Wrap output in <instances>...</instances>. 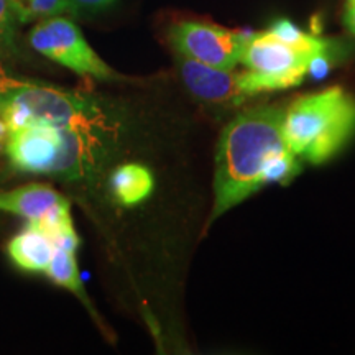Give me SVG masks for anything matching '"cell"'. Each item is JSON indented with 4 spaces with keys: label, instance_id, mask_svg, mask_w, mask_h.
Wrapping results in <instances>:
<instances>
[{
    "label": "cell",
    "instance_id": "obj_1",
    "mask_svg": "<svg viewBox=\"0 0 355 355\" xmlns=\"http://www.w3.org/2000/svg\"><path fill=\"white\" fill-rule=\"evenodd\" d=\"M283 105L247 109L222 128L216 150L212 222L268 183H283L301 170L283 135Z\"/></svg>",
    "mask_w": 355,
    "mask_h": 355
},
{
    "label": "cell",
    "instance_id": "obj_2",
    "mask_svg": "<svg viewBox=\"0 0 355 355\" xmlns=\"http://www.w3.org/2000/svg\"><path fill=\"white\" fill-rule=\"evenodd\" d=\"M0 117L8 128L58 125L105 133L122 139L125 121L110 102L28 78H17L0 66Z\"/></svg>",
    "mask_w": 355,
    "mask_h": 355
},
{
    "label": "cell",
    "instance_id": "obj_3",
    "mask_svg": "<svg viewBox=\"0 0 355 355\" xmlns=\"http://www.w3.org/2000/svg\"><path fill=\"white\" fill-rule=\"evenodd\" d=\"M336 56V44L278 20L263 32L247 35L241 64L248 71L257 96L300 86L309 73L322 74Z\"/></svg>",
    "mask_w": 355,
    "mask_h": 355
},
{
    "label": "cell",
    "instance_id": "obj_4",
    "mask_svg": "<svg viewBox=\"0 0 355 355\" xmlns=\"http://www.w3.org/2000/svg\"><path fill=\"white\" fill-rule=\"evenodd\" d=\"M119 140L83 128L26 125L10 132L6 153L20 171L84 180L104 165Z\"/></svg>",
    "mask_w": 355,
    "mask_h": 355
},
{
    "label": "cell",
    "instance_id": "obj_5",
    "mask_svg": "<svg viewBox=\"0 0 355 355\" xmlns=\"http://www.w3.org/2000/svg\"><path fill=\"white\" fill-rule=\"evenodd\" d=\"M283 135L300 162L322 165L355 135V97L339 86L298 97L285 107Z\"/></svg>",
    "mask_w": 355,
    "mask_h": 355
},
{
    "label": "cell",
    "instance_id": "obj_6",
    "mask_svg": "<svg viewBox=\"0 0 355 355\" xmlns=\"http://www.w3.org/2000/svg\"><path fill=\"white\" fill-rule=\"evenodd\" d=\"M30 46L48 60L97 81H121L117 71L110 68L84 38L81 28L68 17L58 15L38 21L28 35Z\"/></svg>",
    "mask_w": 355,
    "mask_h": 355
},
{
    "label": "cell",
    "instance_id": "obj_7",
    "mask_svg": "<svg viewBox=\"0 0 355 355\" xmlns=\"http://www.w3.org/2000/svg\"><path fill=\"white\" fill-rule=\"evenodd\" d=\"M247 35L202 20H183L173 25L170 42L176 55L219 69H235Z\"/></svg>",
    "mask_w": 355,
    "mask_h": 355
},
{
    "label": "cell",
    "instance_id": "obj_8",
    "mask_svg": "<svg viewBox=\"0 0 355 355\" xmlns=\"http://www.w3.org/2000/svg\"><path fill=\"white\" fill-rule=\"evenodd\" d=\"M178 66H180V76L188 91L204 102L239 105L252 97L243 71L237 73L235 69L212 68L180 55H178Z\"/></svg>",
    "mask_w": 355,
    "mask_h": 355
},
{
    "label": "cell",
    "instance_id": "obj_9",
    "mask_svg": "<svg viewBox=\"0 0 355 355\" xmlns=\"http://www.w3.org/2000/svg\"><path fill=\"white\" fill-rule=\"evenodd\" d=\"M69 201L48 184H25L12 191H0V212L24 217L28 222L46 219Z\"/></svg>",
    "mask_w": 355,
    "mask_h": 355
},
{
    "label": "cell",
    "instance_id": "obj_10",
    "mask_svg": "<svg viewBox=\"0 0 355 355\" xmlns=\"http://www.w3.org/2000/svg\"><path fill=\"white\" fill-rule=\"evenodd\" d=\"M58 243L50 235L33 225H26L24 232L12 239L7 245V254L13 265L30 273H44L55 257Z\"/></svg>",
    "mask_w": 355,
    "mask_h": 355
},
{
    "label": "cell",
    "instance_id": "obj_11",
    "mask_svg": "<svg viewBox=\"0 0 355 355\" xmlns=\"http://www.w3.org/2000/svg\"><path fill=\"white\" fill-rule=\"evenodd\" d=\"M155 180L152 171L140 163H125L117 166L110 176V191L122 206L141 204L153 193Z\"/></svg>",
    "mask_w": 355,
    "mask_h": 355
},
{
    "label": "cell",
    "instance_id": "obj_12",
    "mask_svg": "<svg viewBox=\"0 0 355 355\" xmlns=\"http://www.w3.org/2000/svg\"><path fill=\"white\" fill-rule=\"evenodd\" d=\"M76 250L78 248L71 247H58L55 257H53L50 266L46 268L48 278L58 286H63L64 290H68L76 295L89 309L92 311V306L89 303V298L84 290L83 279L79 277V268L76 261Z\"/></svg>",
    "mask_w": 355,
    "mask_h": 355
},
{
    "label": "cell",
    "instance_id": "obj_13",
    "mask_svg": "<svg viewBox=\"0 0 355 355\" xmlns=\"http://www.w3.org/2000/svg\"><path fill=\"white\" fill-rule=\"evenodd\" d=\"M17 24L42 21L51 17L69 15L68 0H8Z\"/></svg>",
    "mask_w": 355,
    "mask_h": 355
},
{
    "label": "cell",
    "instance_id": "obj_14",
    "mask_svg": "<svg viewBox=\"0 0 355 355\" xmlns=\"http://www.w3.org/2000/svg\"><path fill=\"white\" fill-rule=\"evenodd\" d=\"M17 53V20L10 2L0 0V58H12Z\"/></svg>",
    "mask_w": 355,
    "mask_h": 355
},
{
    "label": "cell",
    "instance_id": "obj_15",
    "mask_svg": "<svg viewBox=\"0 0 355 355\" xmlns=\"http://www.w3.org/2000/svg\"><path fill=\"white\" fill-rule=\"evenodd\" d=\"M117 0H68L69 15L73 17H91L107 12Z\"/></svg>",
    "mask_w": 355,
    "mask_h": 355
},
{
    "label": "cell",
    "instance_id": "obj_16",
    "mask_svg": "<svg viewBox=\"0 0 355 355\" xmlns=\"http://www.w3.org/2000/svg\"><path fill=\"white\" fill-rule=\"evenodd\" d=\"M344 24L355 37V0H347L344 12Z\"/></svg>",
    "mask_w": 355,
    "mask_h": 355
},
{
    "label": "cell",
    "instance_id": "obj_17",
    "mask_svg": "<svg viewBox=\"0 0 355 355\" xmlns=\"http://www.w3.org/2000/svg\"><path fill=\"white\" fill-rule=\"evenodd\" d=\"M8 135H10V128H8L7 122L3 121L2 117H0V148H6V144H7V139Z\"/></svg>",
    "mask_w": 355,
    "mask_h": 355
}]
</instances>
